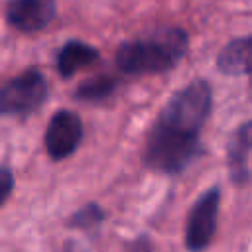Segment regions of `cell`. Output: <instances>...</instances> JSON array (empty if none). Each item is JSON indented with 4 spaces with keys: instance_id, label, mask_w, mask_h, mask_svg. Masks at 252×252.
I'll return each mask as SVG.
<instances>
[{
    "instance_id": "1",
    "label": "cell",
    "mask_w": 252,
    "mask_h": 252,
    "mask_svg": "<svg viewBox=\"0 0 252 252\" xmlns=\"http://www.w3.org/2000/svg\"><path fill=\"white\" fill-rule=\"evenodd\" d=\"M211 102V85L197 79L165 104L150 132L144 154L152 169L177 173L193 161L199 154V136L209 116Z\"/></svg>"
},
{
    "instance_id": "2",
    "label": "cell",
    "mask_w": 252,
    "mask_h": 252,
    "mask_svg": "<svg viewBox=\"0 0 252 252\" xmlns=\"http://www.w3.org/2000/svg\"><path fill=\"white\" fill-rule=\"evenodd\" d=\"M187 33L177 28L152 32L124 43L116 53L118 67L128 75L161 73L171 69L187 51Z\"/></svg>"
},
{
    "instance_id": "3",
    "label": "cell",
    "mask_w": 252,
    "mask_h": 252,
    "mask_svg": "<svg viewBox=\"0 0 252 252\" xmlns=\"http://www.w3.org/2000/svg\"><path fill=\"white\" fill-rule=\"evenodd\" d=\"M47 98L45 77L37 69L10 79L0 87V114L4 116H26L35 112Z\"/></svg>"
},
{
    "instance_id": "4",
    "label": "cell",
    "mask_w": 252,
    "mask_h": 252,
    "mask_svg": "<svg viewBox=\"0 0 252 252\" xmlns=\"http://www.w3.org/2000/svg\"><path fill=\"white\" fill-rule=\"evenodd\" d=\"M217 217H219V189L213 187L199 197V201L193 205L189 213L185 242L191 252H201L203 248H207L217 228Z\"/></svg>"
},
{
    "instance_id": "5",
    "label": "cell",
    "mask_w": 252,
    "mask_h": 252,
    "mask_svg": "<svg viewBox=\"0 0 252 252\" xmlns=\"http://www.w3.org/2000/svg\"><path fill=\"white\" fill-rule=\"evenodd\" d=\"M83 138L81 118L71 110H59L49 120L45 130V150L53 159H63L71 156Z\"/></svg>"
},
{
    "instance_id": "6",
    "label": "cell",
    "mask_w": 252,
    "mask_h": 252,
    "mask_svg": "<svg viewBox=\"0 0 252 252\" xmlns=\"http://www.w3.org/2000/svg\"><path fill=\"white\" fill-rule=\"evenodd\" d=\"M8 22L20 32H39L55 16V0H10Z\"/></svg>"
},
{
    "instance_id": "7",
    "label": "cell",
    "mask_w": 252,
    "mask_h": 252,
    "mask_svg": "<svg viewBox=\"0 0 252 252\" xmlns=\"http://www.w3.org/2000/svg\"><path fill=\"white\" fill-rule=\"evenodd\" d=\"M98 59V51L83 41H67L57 53V71L63 77L75 75L79 69Z\"/></svg>"
},
{
    "instance_id": "8",
    "label": "cell",
    "mask_w": 252,
    "mask_h": 252,
    "mask_svg": "<svg viewBox=\"0 0 252 252\" xmlns=\"http://www.w3.org/2000/svg\"><path fill=\"white\" fill-rule=\"evenodd\" d=\"M248 154H250V124H242L232 136L228 148V165L232 179L244 183L248 179Z\"/></svg>"
},
{
    "instance_id": "9",
    "label": "cell",
    "mask_w": 252,
    "mask_h": 252,
    "mask_svg": "<svg viewBox=\"0 0 252 252\" xmlns=\"http://www.w3.org/2000/svg\"><path fill=\"white\" fill-rule=\"evenodd\" d=\"M248 55H250V39L240 37L230 41L217 57V65L226 75H246L248 73Z\"/></svg>"
},
{
    "instance_id": "10",
    "label": "cell",
    "mask_w": 252,
    "mask_h": 252,
    "mask_svg": "<svg viewBox=\"0 0 252 252\" xmlns=\"http://www.w3.org/2000/svg\"><path fill=\"white\" fill-rule=\"evenodd\" d=\"M116 87V79L112 77H96L93 81H87L77 89V96L83 100H100L112 94Z\"/></svg>"
},
{
    "instance_id": "11",
    "label": "cell",
    "mask_w": 252,
    "mask_h": 252,
    "mask_svg": "<svg viewBox=\"0 0 252 252\" xmlns=\"http://www.w3.org/2000/svg\"><path fill=\"white\" fill-rule=\"evenodd\" d=\"M14 187V175L8 167H0V205L10 197Z\"/></svg>"
}]
</instances>
